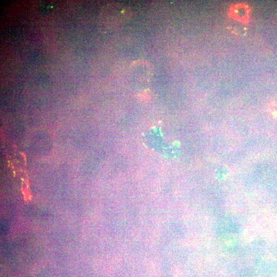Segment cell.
I'll use <instances>...</instances> for the list:
<instances>
[{"label":"cell","instance_id":"1","mask_svg":"<svg viewBox=\"0 0 277 277\" xmlns=\"http://www.w3.org/2000/svg\"><path fill=\"white\" fill-rule=\"evenodd\" d=\"M250 9L244 4H239L230 7L229 14L235 20L244 24H247L249 20Z\"/></svg>","mask_w":277,"mask_h":277},{"label":"cell","instance_id":"2","mask_svg":"<svg viewBox=\"0 0 277 277\" xmlns=\"http://www.w3.org/2000/svg\"><path fill=\"white\" fill-rule=\"evenodd\" d=\"M267 108L270 116L277 121V102H270L268 104Z\"/></svg>","mask_w":277,"mask_h":277}]
</instances>
